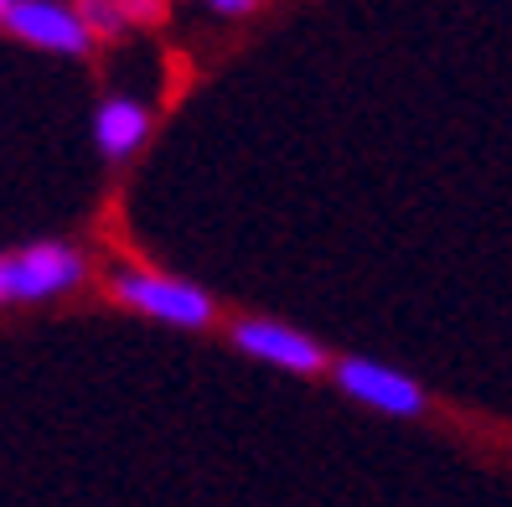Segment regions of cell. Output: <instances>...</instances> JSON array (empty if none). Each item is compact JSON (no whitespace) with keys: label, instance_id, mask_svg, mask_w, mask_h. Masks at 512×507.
<instances>
[{"label":"cell","instance_id":"7","mask_svg":"<svg viewBox=\"0 0 512 507\" xmlns=\"http://www.w3.org/2000/svg\"><path fill=\"white\" fill-rule=\"evenodd\" d=\"M78 16H83V26L94 37H119L130 26V16H125V0H78Z\"/></svg>","mask_w":512,"mask_h":507},{"label":"cell","instance_id":"8","mask_svg":"<svg viewBox=\"0 0 512 507\" xmlns=\"http://www.w3.org/2000/svg\"><path fill=\"white\" fill-rule=\"evenodd\" d=\"M130 21H161V0H125Z\"/></svg>","mask_w":512,"mask_h":507},{"label":"cell","instance_id":"5","mask_svg":"<svg viewBox=\"0 0 512 507\" xmlns=\"http://www.w3.org/2000/svg\"><path fill=\"white\" fill-rule=\"evenodd\" d=\"M6 32L57 57H83L94 47V32L83 26L78 6H63V0H16L6 11Z\"/></svg>","mask_w":512,"mask_h":507},{"label":"cell","instance_id":"4","mask_svg":"<svg viewBox=\"0 0 512 507\" xmlns=\"http://www.w3.org/2000/svg\"><path fill=\"white\" fill-rule=\"evenodd\" d=\"M233 347L259 357L269 368H285V373H321L331 357L316 337H306L300 326H285V321H269V316H244L233 321Z\"/></svg>","mask_w":512,"mask_h":507},{"label":"cell","instance_id":"10","mask_svg":"<svg viewBox=\"0 0 512 507\" xmlns=\"http://www.w3.org/2000/svg\"><path fill=\"white\" fill-rule=\"evenodd\" d=\"M11 6H16V0H0V21H6V11H11Z\"/></svg>","mask_w":512,"mask_h":507},{"label":"cell","instance_id":"1","mask_svg":"<svg viewBox=\"0 0 512 507\" xmlns=\"http://www.w3.org/2000/svg\"><path fill=\"white\" fill-rule=\"evenodd\" d=\"M109 290H114L119 306H130L140 316H156L166 326H187V332H202V326H213V316H218L213 295L202 285L176 280V275H156V270H114Z\"/></svg>","mask_w":512,"mask_h":507},{"label":"cell","instance_id":"9","mask_svg":"<svg viewBox=\"0 0 512 507\" xmlns=\"http://www.w3.org/2000/svg\"><path fill=\"white\" fill-rule=\"evenodd\" d=\"M213 11H223V16H244V11H254L259 0H207Z\"/></svg>","mask_w":512,"mask_h":507},{"label":"cell","instance_id":"2","mask_svg":"<svg viewBox=\"0 0 512 507\" xmlns=\"http://www.w3.org/2000/svg\"><path fill=\"white\" fill-rule=\"evenodd\" d=\"M88 259L73 244H26L16 254H0V301H52L83 285Z\"/></svg>","mask_w":512,"mask_h":507},{"label":"cell","instance_id":"6","mask_svg":"<svg viewBox=\"0 0 512 507\" xmlns=\"http://www.w3.org/2000/svg\"><path fill=\"white\" fill-rule=\"evenodd\" d=\"M150 135V109L130 94H109L94 109V145L104 161H130Z\"/></svg>","mask_w":512,"mask_h":507},{"label":"cell","instance_id":"3","mask_svg":"<svg viewBox=\"0 0 512 507\" xmlns=\"http://www.w3.org/2000/svg\"><path fill=\"white\" fill-rule=\"evenodd\" d=\"M331 373H337V389L347 399L388 414V420H414V414H425V404H430V394L419 389L404 368H388V363H378V357H357V352L337 357Z\"/></svg>","mask_w":512,"mask_h":507}]
</instances>
